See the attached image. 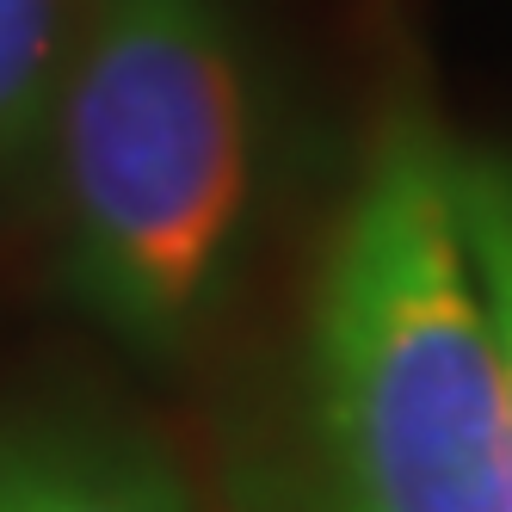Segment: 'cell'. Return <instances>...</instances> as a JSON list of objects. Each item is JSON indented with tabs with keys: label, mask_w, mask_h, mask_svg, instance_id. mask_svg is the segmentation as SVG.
<instances>
[{
	"label": "cell",
	"mask_w": 512,
	"mask_h": 512,
	"mask_svg": "<svg viewBox=\"0 0 512 512\" xmlns=\"http://www.w3.org/2000/svg\"><path fill=\"white\" fill-rule=\"evenodd\" d=\"M327 512H512V389L451 210V136L377 118L327 229L303 340Z\"/></svg>",
	"instance_id": "cell-1"
},
{
	"label": "cell",
	"mask_w": 512,
	"mask_h": 512,
	"mask_svg": "<svg viewBox=\"0 0 512 512\" xmlns=\"http://www.w3.org/2000/svg\"><path fill=\"white\" fill-rule=\"evenodd\" d=\"M0 512H192V500L142 438L25 414L0 420Z\"/></svg>",
	"instance_id": "cell-3"
},
{
	"label": "cell",
	"mask_w": 512,
	"mask_h": 512,
	"mask_svg": "<svg viewBox=\"0 0 512 512\" xmlns=\"http://www.w3.org/2000/svg\"><path fill=\"white\" fill-rule=\"evenodd\" d=\"M62 284L112 346L186 358L253 216V87L223 0H81L50 112Z\"/></svg>",
	"instance_id": "cell-2"
},
{
	"label": "cell",
	"mask_w": 512,
	"mask_h": 512,
	"mask_svg": "<svg viewBox=\"0 0 512 512\" xmlns=\"http://www.w3.org/2000/svg\"><path fill=\"white\" fill-rule=\"evenodd\" d=\"M451 210L469 247L475 284L500 340L506 389H512V155L500 149H457L451 142Z\"/></svg>",
	"instance_id": "cell-5"
},
{
	"label": "cell",
	"mask_w": 512,
	"mask_h": 512,
	"mask_svg": "<svg viewBox=\"0 0 512 512\" xmlns=\"http://www.w3.org/2000/svg\"><path fill=\"white\" fill-rule=\"evenodd\" d=\"M75 19L81 0H0V179L44 149Z\"/></svg>",
	"instance_id": "cell-4"
}]
</instances>
